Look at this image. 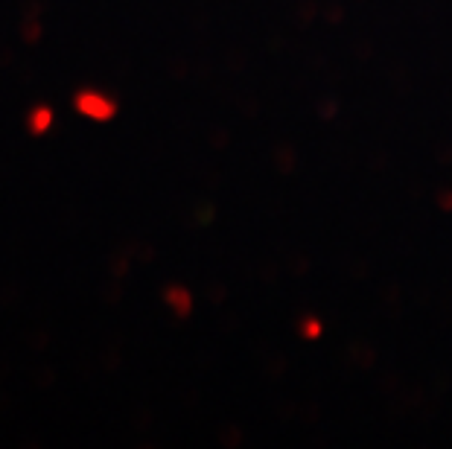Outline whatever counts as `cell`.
<instances>
[{"mask_svg":"<svg viewBox=\"0 0 452 449\" xmlns=\"http://www.w3.org/2000/svg\"><path fill=\"white\" fill-rule=\"evenodd\" d=\"M21 33L29 44H35L38 35H41V26H38V18H24V26H21Z\"/></svg>","mask_w":452,"mask_h":449,"instance_id":"cell-4","label":"cell"},{"mask_svg":"<svg viewBox=\"0 0 452 449\" xmlns=\"http://www.w3.org/2000/svg\"><path fill=\"white\" fill-rule=\"evenodd\" d=\"M26 126H29V131H33V134H44L53 126V111L47 106H35L33 111H29V117H26Z\"/></svg>","mask_w":452,"mask_h":449,"instance_id":"cell-2","label":"cell"},{"mask_svg":"<svg viewBox=\"0 0 452 449\" xmlns=\"http://www.w3.org/2000/svg\"><path fill=\"white\" fill-rule=\"evenodd\" d=\"M73 106H76L79 114H85L90 120H111L117 114V102L99 91H79L73 97Z\"/></svg>","mask_w":452,"mask_h":449,"instance_id":"cell-1","label":"cell"},{"mask_svg":"<svg viewBox=\"0 0 452 449\" xmlns=\"http://www.w3.org/2000/svg\"><path fill=\"white\" fill-rule=\"evenodd\" d=\"M12 62V50L9 47H0V67H6Z\"/></svg>","mask_w":452,"mask_h":449,"instance_id":"cell-5","label":"cell"},{"mask_svg":"<svg viewBox=\"0 0 452 449\" xmlns=\"http://www.w3.org/2000/svg\"><path fill=\"white\" fill-rule=\"evenodd\" d=\"M163 295H167V304H170V307H175V312H178V316H181V318H184V316H187V312H190V307H193V301H190V295H187L184 289H178V286H172V289H167V292H163Z\"/></svg>","mask_w":452,"mask_h":449,"instance_id":"cell-3","label":"cell"},{"mask_svg":"<svg viewBox=\"0 0 452 449\" xmlns=\"http://www.w3.org/2000/svg\"><path fill=\"white\" fill-rule=\"evenodd\" d=\"M6 370H9V368H6V362H3V359H0V377H3Z\"/></svg>","mask_w":452,"mask_h":449,"instance_id":"cell-6","label":"cell"}]
</instances>
